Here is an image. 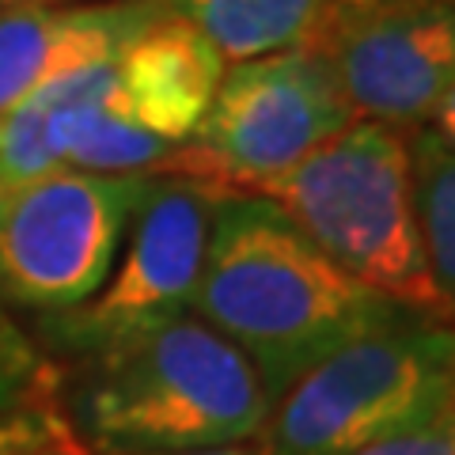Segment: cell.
<instances>
[{
	"instance_id": "6da1fadb",
	"label": "cell",
	"mask_w": 455,
	"mask_h": 455,
	"mask_svg": "<svg viewBox=\"0 0 455 455\" xmlns=\"http://www.w3.org/2000/svg\"><path fill=\"white\" fill-rule=\"evenodd\" d=\"M194 315L243 353L277 403L331 353L414 311L338 269L274 202L217 190Z\"/></svg>"
},
{
	"instance_id": "7a4b0ae2",
	"label": "cell",
	"mask_w": 455,
	"mask_h": 455,
	"mask_svg": "<svg viewBox=\"0 0 455 455\" xmlns=\"http://www.w3.org/2000/svg\"><path fill=\"white\" fill-rule=\"evenodd\" d=\"M274 398L232 341L197 315L88 361L84 433L110 455L202 451L259 440Z\"/></svg>"
},
{
	"instance_id": "3957f363",
	"label": "cell",
	"mask_w": 455,
	"mask_h": 455,
	"mask_svg": "<svg viewBox=\"0 0 455 455\" xmlns=\"http://www.w3.org/2000/svg\"><path fill=\"white\" fill-rule=\"evenodd\" d=\"M247 194L274 202L353 281L414 315L451 323L425 262L403 130L357 118L292 171Z\"/></svg>"
},
{
	"instance_id": "277c9868",
	"label": "cell",
	"mask_w": 455,
	"mask_h": 455,
	"mask_svg": "<svg viewBox=\"0 0 455 455\" xmlns=\"http://www.w3.org/2000/svg\"><path fill=\"white\" fill-rule=\"evenodd\" d=\"M455 414V326L410 315L341 346L284 391L259 455H357Z\"/></svg>"
},
{
	"instance_id": "5b68a950",
	"label": "cell",
	"mask_w": 455,
	"mask_h": 455,
	"mask_svg": "<svg viewBox=\"0 0 455 455\" xmlns=\"http://www.w3.org/2000/svg\"><path fill=\"white\" fill-rule=\"evenodd\" d=\"M357 122L331 61L315 50H284L224 68L209 114L175 152L187 179L220 190H254L292 171Z\"/></svg>"
},
{
	"instance_id": "8992f818",
	"label": "cell",
	"mask_w": 455,
	"mask_h": 455,
	"mask_svg": "<svg viewBox=\"0 0 455 455\" xmlns=\"http://www.w3.org/2000/svg\"><path fill=\"white\" fill-rule=\"evenodd\" d=\"M156 175L61 167L0 202V296L42 315L88 304L110 277Z\"/></svg>"
},
{
	"instance_id": "52a82bcc",
	"label": "cell",
	"mask_w": 455,
	"mask_h": 455,
	"mask_svg": "<svg viewBox=\"0 0 455 455\" xmlns=\"http://www.w3.org/2000/svg\"><path fill=\"white\" fill-rule=\"evenodd\" d=\"M217 190L187 175L152 179L103 289L76 311L46 319L53 346L95 361L156 326L194 315Z\"/></svg>"
},
{
	"instance_id": "ba28073f",
	"label": "cell",
	"mask_w": 455,
	"mask_h": 455,
	"mask_svg": "<svg viewBox=\"0 0 455 455\" xmlns=\"http://www.w3.org/2000/svg\"><path fill=\"white\" fill-rule=\"evenodd\" d=\"M315 50L364 122L414 130L455 84V0H403L331 16Z\"/></svg>"
},
{
	"instance_id": "9c48e42d",
	"label": "cell",
	"mask_w": 455,
	"mask_h": 455,
	"mask_svg": "<svg viewBox=\"0 0 455 455\" xmlns=\"http://www.w3.org/2000/svg\"><path fill=\"white\" fill-rule=\"evenodd\" d=\"M164 16V0L0 8V118H8L57 80L114 61L140 31H148Z\"/></svg>"
},
{
	"instance_id": "30bf717a",
	"label": "cell",
	"mask_w": 455,
	"mask_h": 455,
	"mask_svg": "<svg viewBox=\"0 0 455 455\" xmlns=\"http://www.w3.org/2000/svg\"><path fill=\"white\" fill-rule=\"evenodd\" d=\"M228 61L194 31L190 23L167 12L148 31H140L114 61L118 110L140 130L187 145L212 107Z\"/></svg>"
},
{
	"instance_id": "8fae6325",
	"label": "cell",
	"mask_w": 455,
	"mask_h": 455,
	"mask_svg": "<svg viewBox=\"0 0 455 455\" xmlns=\"http://www.w3.org/2000/svg\"><path fill=\"white\" fill-rule=\"evenodd\" d=\"M164 8L190 23L224 61L315 46L334 16L326 0H164Z\"/></svg>"
},
{
	"instance_id": "7c38bea8",
	"label": "cell",
	"mask_w": 455,
	"mask_h": 455,
	"mask_svg": "<svg viewBox=\"0 0 455 455\" xmlns=\"http://www.w3.org/2000/svg\"><path fill=\"white\" fill-rule=\"evenodd\" d=\"M410 164H414V205L425 262L455 323V148L421 130L410 140Z\"/></svg>"
},
{
	"instance_id": "4fadbf2b",
	"label": "cell",
	"mask_w": 455,
	"mask_h": 455,
	"mask_svg": "<svg viewBox=\"0 0 455 455\" xmlns=\"http://www.w3.org/2000/svg\"><path fill=\"white\" fill-rule=\"evenodd\" d=\"M50 368L31 338H27L12 315L0 307V418L42 410Z\"/></svg>"
},
{
	"instance_id": "5bb4252c",
	"label": "cell",
	"mask_w": 455,
	"mask_h": 455,
	"mask_svg": "<svg viewBox=\"0 0 455 455\" xmlns=\"http://www.w3.org/2000/svg\"><path fill=\"white\" fill-rule=\"evenodd\" d=\"M57 436L61 433H57V425L46 410H27V414L0 418V455L27 444H42V440H57Z\"/></svg>"
},
{
	"instance_id": "9a60e30c",
	"label": "cell",
	"mask_w": 455,
	"mask_h": 455,
	"mask_svg": "<svg viewBox=\"0 0 455 455\" xmlns=\"http://www.w3.org/2000/svg\"><path fill=\"white\" fill-rule=\"evenodd\" d=\"M451 418H455V414H451ZM451 418H448V421H451ZM448 421H444V425H433V429H425V433H410V436L387 440V444L364 448V451H357V455H451Z\"/></svg>"
},
{
	"instance_id": "2e32d148",
	"label": "cell",
	"mask_w": 455,
	"mask_h": 455,
	"mask_svg": "<svg viewBox=\"0 0 455 455\" xmlns=\"http://www.w3.org/2000/svg\"><path fill=\"white\" fill-rule=\"evenodd\" d=\"M429 122H433V130H429V133L455 148V84H451V92L440 99V107L433 110V118H429Z\"/></svg>"
},
{
	"instance_id": "e0dca14e",
	"label": "cell",
	"mask_w": 455,
	"mask_h": 455,
	"mask_svg": "<svg viewBox=\"0 0 455 455\" xmlns=\"http://www.w3.org/2000/svg\"><path fill=\"white\" fill-rule=\"evenodd\" d=\"M334 16H349V12H376L387 4H403V0H326Z\"/></svg>"
},
{
	"instance_id": "ac0fdd59",
	"label": "cell",
	"mask_w": 455,
	"mask_h": 455,
	"mask_svg": "<svg viewBox=\"0 0 455 455\" xmlns=\"http://www.w3.org/2000/svg\"><path fill=\"white\" fill-rule=\"evenodd\" d=\"M156 455H259L254 444H228V448H202V451H156Z\"/></svg>"
},
{
	"instance_id": "d6986e66",
	"label": "cell",
	"mask_w": 455,
	"mask_h": 455,
	"mask_svg": "<svg viewBox=\"0 0 455 455\" xmlns=\"http://www.w3.org/2000/svg\"><path fill=\"white\" fill-rule=\"evenodd\" d=\"M4 455H73V451L61 448V440H42V444H27V448L4 451Z\"/></svg>"
},
{
	"instance_id": "ffe728a7",
	"label": "cell",
	"mask_w": 455,
	"mask_h": 455,
	"mask_svg": "<svg viewBox=\"0 0 455 455\" xmlns=\"http://www.w3.org/2000/svg\"><path fill=\"white\" fill-rule=\"evenodd\" d=\"M12 4H35V8H73V4H103V0H8Z\"/></svg>"
},
{
	"instance_id": "44dd1931",
	"label": "cell",
	"mask_w": 455,
	"mask_h": 455,
	"mask_svg": "<svg viewBox=\"0 0 455 455\" xmlns=\"http://www.w3.org/2000/svg\"><path fill=\"white\" fill-rule=\"evenodd\" d=\"M448 436H451V455H455V418L448 421Z\"/></svg>"
},
{
	"instance_id": "7402d4cb",
	"label": "cell",
	"mask_w": 455,
	"mask_h": 455,
	"mask_svg": "<svg viewBox=\"0 0 455 455\" xmlns=\"http://www.w3.org/2000/svg\"><path fill=\"white\" fill-rule=\"evenodd\" d=\"M4 194H8V190H4V187H0V202H4Z\"/></svg>"
},
{
	"instance_id": "603a6c76",
	"label": "cell",
	"mask_w": 455,
	"mask_h": 455,
	"mask_svg": "<svg viewBox=\"0 0 455 455\" xmlns=\"http://www.w3.org/2000/svg\"><path fill=\"white\" fill-rule=\"evenodd\" d=\"M0 8H8V0H0Z\"/></svg>"
},
{
	"instance_id": "cb8c5ba5",
	"label": "cell",
	"mask_w": 455,
	"mask_h": 455,
	"mask_svg": "<svg viewBox=\"0 0 455 455\" xmlns=\"http://www.w3.org/2000/svg\"><path fill=\"white\" fill-rule=\"evenodd\" d=\"M0 130H4V118H0Z\"/></svg>"
}]
</instances>
